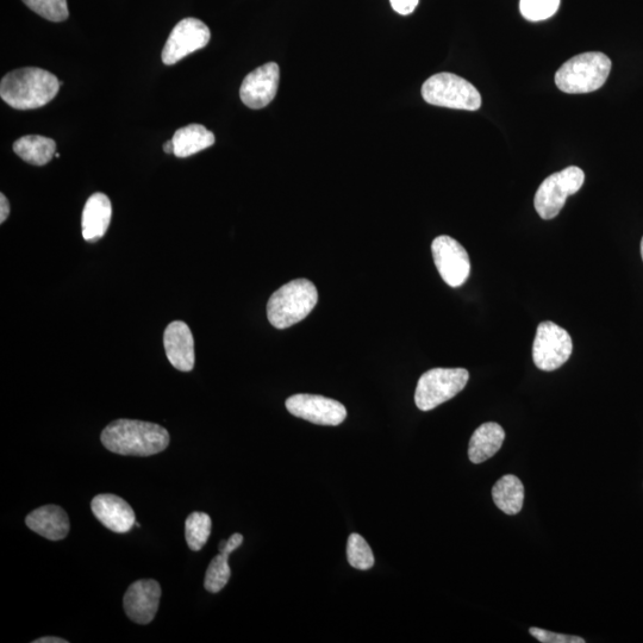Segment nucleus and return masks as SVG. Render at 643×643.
<instances>
[{
    "instance_id": "obj_23",
    "label": "nucleus",
    "mask_w": 643,
    "mask_h": 643,
    "mask_svg": "<svg viewBox=\"0 0 643 643\" xmlns=\"http://www.w3.org/2000/svg\"><path fill=\"white\" fill-rule=\"evenodd\" d=\"M229 555L227 553H220L212 559L208 571H206L204 588L211 593H218L226 588L232 570L229 566Z\"/></svg>"
},
{
    "instance_id": "obj_19",
    "label": "nucleus",
    "mask_w": 643,
    "mask_h": 643,
    "mask_svg": "<svg viewBox=\"0 0 643 643\" xmlns=\"http://www.w3.org/2000/svg\"><path fill=\"white\" fill-rule=\"evenodd\" d=\"M172 141L174 155L183 159L215 145L216 139L215 135L201 124H190V126L177 130Z\"/></svg>"
},
{
    "instance_id": "obj_9",
    "label": "nucleus",
    "mask_w": 643,
    "mask_h": 643,
    "mask_svg": "<svg viewBox=\"0 0 643 643\" xmlns=\"http://www.w3.org/2000/svg\"><path fill=\"white\" fill-rule=\"evenodd\" d=\"M433 258L443 282L451 287L466 283L471 273V261L466 249L453 237H436L432 245Z\"/></svg>"
},
{
    "instance_id": "obj_28",
    "label": "nucleus",
    "mask_w": 643,
    "mask_h": 643,
    "mask_svg": "<svg viewBox=\"0 0 643 643\" xmlns=\"http://www.w3.org/2000/svg\"><path fill=\"white\" fill-rule=\"evenodd\" d=\"M418 2L420 0H390L392 9L402 16L412 14L416 10Z\"/></svg>"
},
{
    "instance_id": "obj_17",
    "label": "nucleus",
    "mask_w": 643,
    "mask_h": 643,
    "mask_svg": "<svg viewBox=\"0 0 643 643\" xmlns=\"http://www.w3.org/2000/svg\"><path fill=\"white\" fill-rule=\"evenodd\" d=\"M111 216V202L104 193H95L87 199L81 220L84 239L89 242L101 240L108 232Z\"/></svg>"
},
{
    "instance_id": "obj_5",
    "label": "nucleus",
    "mask_w": 643,
    "mask_h": 643,
    "mask_svg": "<svg viewBox=\"0 0 643 643\" xmlns=\"http://www.w3.org/2000/svg\"><path fill=\"white\" fill-rule=\"evenodd\" d=\"M422 97L428 104L455 110L477 111L482 96L470 81L453 73H439L422 86Z\"/></svg>"
},
{
    "instance_id": "obj_2",
    "label": "nucleus",
    "mask_w": 643,
    "mask_h": 643,
    "mask_svg": "<svg viewBox=\"0 0 643 643\" xmlns=\"http://www.w3.org/2000/svg\"><path fill=\"white\" fill-rule=\"evenodd\" d=\"M61 83L51 72L36 67L12 71L0 83V96L11 108L33 110L53 101Z\"/></svg>"
},
{
    "instance_id": "obj_29",
    "label": "nucleus",
    "mask_w": 643,
    "mask_h": 643,
    "mask_svg": "<svg viewBox=\"0 0 643 643\" xmlns=\"http://www.w3.org/2000/svg\"><path fill=\"white\" fill-rule=\"evenodd\" d=\"M243 543V536L241 534H234L230 536L228 541H222L220 545V553L232 554Z\"/></svg>"
},
{
    "instance_id": "obj_18",
    "label": "nucleus",
    "mask_w": 643,
    "mask_h": 643,
    "mask_svg": "<svg viewBox=\"0 0 643 643\" xmlns=\"http://www.w3.org/2000/svg\"><path fill=\"white\" fill-rule=\"evenodd\" d=\"M504 440V429L498 423H484L472 435L468 458L473 464H482L502 448Z\"/></svg>"
},
{
    "instance_id": "obj_13",
    "label": "nucleus",
    "mask_w": 643,
    "mask_h": 643,
    "mask_svg": "<svg viewBox=\"0 0 643 643\" xmlns=\"http://www.w3.org/2000/svg\"><path fill=\"white\" fill-rule=\"evenodd\" d=\"M161 588L153 579L137 580L129 586L124 596V610L131 621L148 624L158 613Z\"/></svg>"
},
{
    "instance_id": "obj_31",
    "label": "nucleus",
    "mask_w": 643,
    "mask_h": 643,
    "mask_svg": "<svg viewBox=\"0 0 643 643\" xmlns=\"http://www.w3.org/2000/svg\"><path fill=\"white\" fill-rule=\"evenodd\" d=\"M68 641L61 638H54V636H47V638H41L35 640L34 643H67Z\"/></svg>"
},
{
    "instance_id": "obj_8",
    "label": "nucleus",
    "mask_w": 643,
    "mask_h": 643,
    "mask_svg": "<svg viewBox=\"0 0 643 643\" xmlns=\"http://www.w3.org/2000/svg\"><path fill=\"white\" fill-rule=\"evenodd\" d=\"M573 342L571 335L554 322H542L536 330L533 345V360L539 370H558L571 358Z\"/></svg>"
},
{
    "instance_id": "obj_22",
    "label": "nucleus",
    "mask_w": 643,
    "mask_h": 643,
    "mask_svg": "<svg viewBox=\"0 0 643 643\" xmlns=\"http://www.w3.org/2000/svg\"><path fill=\"white\" fill-rule=\"evenodd\" d=\"M211 517L205 513H192L185 522V539L191 551L198 552L206 545L211 534Z\"/></svg>"
},
{
    "instance_id": "obj_33",
    "label": "nucleus",
    "mask_w": 643,
    "mask_h": 643,
    "mask_svg": "<svg viewBox=\"0 0 643 643\" xmlns=\"http://www.w3.org/2000/svg\"><path fill=\"white\" fill-rule=\"evenodd\" d=\"M641 257H642V260H643V237H642V241H641Z\"/></svg>"
},
{
    "instance_id": "obj_14",
    "label": "nucleus",
    "mask_w": 643,
    "mask_h": 643,
    "mask_svg": "<svg viewBox=\"0 0 643 643\" xmlns=\"http://www.w3.org/2000/svg\"><path fill=\"white\" fill-rule=\"evenodd\" d=\"M93 514L104 527L117 534L130 532L136 524L133 508L123 498L111 493H104L93 498L91 503Z\"/></svg>"
},
{
    "instance_id": "obj_21",
    "label": "nucleus",
    "mask_w": 643,
    "mask_h": 643,
    "mask_svg": "<svg viewBox=\"0 0 643 643\" xmlns=\"http://www.w3.org/2000/svg\"><path fill=\"white\" fill-rule=\"evenodd\" d=\"M56 143L45 136H23L14 143V152L30 165H47L56 154Z\"/></svg>"
},
{
    "instance_id": "obj_25",
    "label": "nucleus",
    "mask_w": 643,
    "mask_h": 643,
    "mask_svg": "<svg viewBox=\"0 0 643 643\" xmlns=\"http://www.w3.org/2000/svg\"><path fill=\"white\" fill-rule=\"evenodd\" d=\"M561 0H521V14L527 21L540 22L557 14Z\"/></svg>"
},
{
    "instance_id": "obj_12",
    "label": "nucleus",
    "mask_w": 643,
    "mask_h": 643,
    "mask_svg": "<svg viewBox=\"0 0 643 643\" xmlns=\"http://www.w3.org/2000/svg\"><path fill=\"white\" fill-rule=\"evenodd\" d=\"M280 70L276 62L257 68L243 80L240 97L249 109L259 110L270 104L277 95Z\"/></svg>"
},
{
    "instance_id": "obj_20",
    "label": "nucleus",
    "mask_w": 643,
    "mask_h": 643,
    "mask_svg": "<svg viewBox=\"0 0 643 643\" xmlns=\"http://www.w3.org/2000/svg\"><path fill=\"white\" fill-rule=\"evenodd\" d=\"M493 502L507 515H517L523 508L524 486L520 479L508 474L498 480L492 489Z\"/></svg>"
},
{
    "instance_id": "obj_6",
    "label": "nucleus",
    "mask_w": 643,
    "mask_h": 643,
    "mask_svg": "<svg viewBox=\"0 0 643 643\" xmlns=\"http://www.w3.org/2000/svg\"><path fill=\"white\" fill-rule=\"evenodd\" d=\"M470 379L465 368H433L418 380L415 392V403L422 411L438 408L454 398Z\"/></svg>"
},
{
    "instance_id": "obj_16",
    "label": "nucleus",
    "mask_w": 643,
    "mask_h": 643,
    "mask_svg": "<svg viewBox=\"0 0 643 643\" xmlns=\"http://www.w3.org/2000/svg\"><path fill=\"white\" fill-rule=\"evenodd\" d=\"M29 529L51 541L65 539L70 533V518L58 505H45L30 513L26 518Z\"/></svg>"
},
{
    "instance_id": "obj_3",
    "label": "nucleus",
    "mask_w": 643,
    "mask_h": 643,
    "mask_svg": "<svg viewBox=\"0 0 643 643\" xmlns=\"http://www.w3.org/2000/svg\"><path fill=\"white\" fill-rule=\"evenodd\" d=\"M318 301L316 286L308 279H296L273 293L267 304L268 321L286 329L307 318Z\"/></svg>"
},
{
    "instance_id": "obj_10",
    "label": "nucleus",
    "mask_w": 643,
    "mask_h": 643,
    "mask_svg": "<svg viewBox=\"0 0 643 643\" xmlns=\"http://www.w3.org/2000/svg\"><path fill=\"white\" fill-rule=\"evenodd\" d=\"M210 29L197 18H185L172 30L162 51V62L165 65H176L185 56L208 46Z\"/></svg>"
},
{
    "instance_id": "obj_27",
    "label": "nucleus",
    "mask_w": 643,
    "mask_h": 643,
    "mask_svg": "<svg viewBox=\"0 0 643 643\" xmlns=\"http://www.w3.org/2000/svg\"><path fill=\"white\" fill-rule=\"evenodd\" d=\"M529 633L542 643H585V640L579 636L548 632V630L540 628H530Z\"/></svg>"
},
{
    "instance_id": "obj_1",
    "label": "nucleus",
    "mask_w": 643,
    "mask_h": 643,
    "mask_svg": "<svg viewBox=\"0 0 643 643\" xmlns=\"http://www.w3.org/2000/svg\"><path fill=\"white\" fill-rule=\"evenodd\" d=\"M103 445L108 451L130 457H151L170 445V434L159 424L117 420L103 430Z\"/></svg>"
},
{
    "instance_id": "obj_11",
    "label": "nucleus",
    "mask_w": 643,
    "mask_h": 643,
    "mask_svg": "<svg viewBox=\"0 0 643 643\" xmlns=\"http://www.w3.org/2000/svg\"><path fill=\"white\" fill-rule=\"evenodd\" d=\"M285 405L293 416L318 426H340L347 417L345 405L323 396L301 393L287 398Z\"/></svg>"
},
{
    "instance_id": "obj_26",
    "label": "nucleus",
    "mask_w": 643,
    "mask_h": 643,
    "mask_svg": "<svg viewBox=\"0 0 643 643\" xmlns=\"http://www.w3.org/2000/svg\"><path fill=\"white\" fill-rule=\"evenodd\" d=\"M23 3L48 21L64 22L70 15L67 0H23Z\"/></svg>"
},
{
    "instance_id": "obj_32",
    "label": "nucleus",
    "mask_w": 643,
    "mask_h": 643,
    "mask_svg": "<svg viewBox=\"0 0 643 643\" xmlns=\"http://www.w3.org/2000/svg\"><path fill=\"white\" fill-rule=\"evenodd\" d=\"M164 152L167 154H174V145L172 140L165 143Z\"/></svg>"
},
{
    "instance_id": "obj_30",
    "label": "nucleus",
    "mask_w": 643,
    "mask_h": 643,
    "mask_svg": "<svg viewBox=\"0 0 643 643\" xmlns=\"http://www.w3.org/2000/svg\"><path fill=\"white\" fill-rule=\"evenodd\" d=\"M10 215V203L8 201V198L5 197V195H0V223H4L6 220H8V217Z\"/></svg>"
},
{
    "instance_id": "obj_15",
    "label": "nucleus",
    "mask_w": 643,
    "mask_h": 643,
    "mask_svg": "<svg viewBox=\"0 0 643 643\" xmlns=\"http://www.w3.org/2000/svg\"><path fill=\"white\" fill-rule=\"evenodd\" d=\"M164 345L168 360L181 372H190L195 367V340L186 323L174 321L165 330Z\"/></svg>"
},
{
    "instance_id": "obj_24",
    "label": "nucleus",
    "mask_w": 643,
    "mask_h": 643,
    "mask_svg": "<svg viewBox=\"0 0 643 643\" xmlns=\"http://www.w3.org/2000/svg\"><path fill=\"white\" fill-rule=\"evenodd\" d=\"M347 559L349 565L360 571L371 570L374 565V555L370 545L359 534L349 536L347 543Z\"/></svg>"
},
{
    "instance_id": "obj_4",
    "label": "nucleus",
    "mask_w": 643,
    "mask_h": 643,
    "mask_svg": "<svg viewBox=\"0 0 643 643\" xmlns=\"http://www.w3.org/2000/svg\"><path fill=\"white\" fill-rule=\"evenodd\" d=\"M611 71V60L599 52L574 56L555 74L558 89L568 95L595 92L605 84Z\"/></svg>"
},
{
    "instance_id": "obj_7",
    "label": "nucleus",
    "mask_w": 643,
    "mask_h": 643,
    "mask_svg": "<svg viewBox=\"0 0 643 643\" xmlns=\"http://www.w3.org/2000/svg\"><path fill=\"white\" fill-rule=\"evenodd\" d=\"M585 174L579 167L571 166L554 173L540 185L534 205L543 220H553L563 210L568 196L582 189Z\"/></svg>"
}]
</instances>
